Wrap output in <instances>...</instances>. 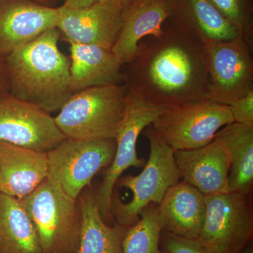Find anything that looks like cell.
I'll use <instances>...</instances> for the list:
<instances>
[{
  "instance_id": "cell-1",
  "label": "cell",
  "mask_w": 253,
  "mask_h": 253,
  "mask_svg": "<svg viewBox=\"0 0 253 253\" xmlns=\"http://www.w3.org/2000/svg\"><path fill=\"white\" fill-rule=\"evenodd\" d=\"M151 38L123 66L127 91L163 109L208 99L206 44L171 19Z\"/></svg>"
},
{
  "instance_id": "cell-2",
  "label": "cell",
  "mask_w": 253,
  "mask_h": 253,
  "mask_svg": "<svg viewBox=\"0 0 253 253\" xmlns=\"http://www.w3.org/2000/svg\"><path fill=\"white\" fill-rule=\"evenodd\" d=\"M59 38L58 28H51L5 59L11 95L49 113L73 94L71 61L60 51Z\"/></svg>"
},
{
  "instance_id": "cell-3",
  "label": "cell",
  "mask_w": 253,
  "mask_h": 253,
  "mask_svg": "<svg viewBox=\"0 0 253 253\" xmlns=\"http://www.w3.org/2000/svg\"><path fill=\"white\" fill-rule=\"evenodd\" d=\"M127 96L124 84L94 86L78 91L63 104L55 122L69 139H115Z\"/></svg>"
},
{
  "instance_id": "cell-4",
  "label": "cell",
  "mask_w": 253,
  "mask_h": 253,
  "mask_svg": "<svg viewBox=\"0 0 253 253\" xmlns=\"http://www.w3.org/2000/svg\"><path fill=\"white\" fill-rule=\"evenodd\" d=\"M114 139L79 140L66 138L46 153L47 177L53 189L71 201L91 187L93 177L109 167L116 154Z\"/></svg>"
},
{
  "instance_id": "cell-5",
  "label": "cell",
  "mask_w": 253,
  "mask_h": 253,
  "mask_svg": "<svg viewBox=\"0 0 253 253\" xmlns=\"http://www.w3.org/2000/svg\"><path fill=\"white\" fill-rule=\"evenodd\" d=\"M146 135L150 154L142 172L136 176H125L121 180V185L132 192V199L123 204L113 198L112 216L117 224L126 227L135 224L150 204H161L168 189L181 179L172 148L155 134L152 127L148 129Z\"/></svg>"
},
{
  "instance_id": "cell-6",
  "label": "cell",
  "mask_w": 253,
  "mask_h": 253,
  "mask_svg": "<svg viewBox=\"0 0 253 253\" xmlns=\"http://www.w3.org/2000/svg\"><path fill=\"white\" fill-rule=\"evenodd\" d=\"M21 200L36 226L43 253H77L82 217L78 201L56 192L45 179Z\"/></svg>"
},
{
  "instance_id": "cell-7",
  "label": "cell",
  "mask_w": 253,
  "mask_h": 253,
  "mask_svg": "<svg viewBox=\"0 0 253 253\" xmlns=\"http://www.w3.org/2000/svg\"><path fill=\"white\" fill-rule=\"evenodd\" d=\"M232 123L229 106L203 99L166 109L151 127L160 139L176 151L210 144L219 129Z\"/></svg>"
},
{
  "instance_id": "cell-8",
  "label": "cell",
  "mask_w": 253,
  "mask_h": 253,
  "mask_svg": "<svg viewBox=\"0 0 253 253\" xmlns=\"http://www.w3.org/2000/svg\"><path fill=\"white\" fill-rule=\"evenodd\" d=\"M253 50L244 37L206 44L208 99L229 106L253 91Z\"/></svg>"
},
{
  "instance_id": "cell-9",
  "label": "cell",
  "mask_w": 253,
  "mask_h": 253,
  "mask_svg": "<svg viewBox=\"0 0 253 253\" xmlns=\"http://www.w3.org/2000/svg\"><path fill=\"white\" fill-rule=\"evenodd\" d=\"M165 110L147 104L128 91L124 116L115 137L116 149L114 159L96 194L99 211L105 221L113 217V190L123 173L131 167H143L146 163L144 160L138 158L136 154L138 138L141 131L151 126Z\"/></svg>"
},
{
  "instance_id": "cell-10",
  "label": "cell",
  "mask_w": 253,
  "mask_h": 253,
  "mask_svg": "<svg viewBox=\"0 0 253 253\" xmlns=\"http://www.w3.org/2000/svg\"><path fill=\"white\" fill-rule=\"evenodd\" d=\"M204 225L197 241L213 253H239L253 236V224L246 195L206 196Z\"/></svg>"
},
{
  "instance_id": "cell-11",
  "label": "cell",
  "mask_w": 253,
  "mask_h": 253,
  "mask_svg": "<svg viewBox=\"0 0 253 253\" xmlns=\"http://www.w3.org/2000/svg\"><path fill=\"white\" fill-rule=\"evenodd\" d=\"M65 139L49 113L12 95H0V141L47 153Z\"/></svg>"
},
{
  "instance_id": "cell-12",
  "label": "cell",
  "mask_w": 253,
  "mask_h": 253,
  "mask_svg": "<svg viewBox=\"0 0 253 253\" xmlns=\"http://www.w3.org/2000/svg\"><path fill=\"white\" fill-rule=\"evenodd\" d=\"M57 26L70 44H92L112 49L117 38L123 9L111 0L89 7L69 9L61 6Z\"/></svg>"
},
{
  "instance_id": "cell-13",
  "label": "cell",
  "mask_w": 253,
  "mask_h": 253,
  "mask_svg": "<svg viewBox=\"0 0 253 253\" xmlns=\"http://www.w3.org/2000/svg\"><path fill=\"white\" fill-rule=\"evenodd\" d=\"M59 7L33 0L0 1V58L6 59L15 50L56 28Z\"/></svg>"
},
{
  "instance_id": "cell-14",
  "label": "cell",
  "mask_w": 253,
  "mask_h": 253,
  "mask_svg": "<svg viewBox=\"0 0 253 253\" xmlns=\"http://www.w3.org/2000/svg\"><path fill=\"white\" fill-rule=\"evenodd\" d=\"M174 7V0H136L123 10L121 28L111 49L123 66L134 59L144 38L161 34Z\"/></svg>"
},
{
  "instance_id": "cell-15",
  "label": "cell",
  "mask_w": 253,
  "mask_h": 253,
  "mask_svg": "<svg viewBox=\"0 0 253 253\" xmlns=\"http://www.w3.org/2000/svg\"><path fill=\"white\" fill-rule=\"evenodd\" d=\"M180 178L205 196L229 192L230 159L216 139L198 149L174 152Z\"/></svg>"
},
{
  "instance_id": "cell-16",
  "label": "cell",
  "mask_w": 253,
  "mask_h": 253,
  "mask_svg": "<svg viewBox=\"0 0 253 253\" xmlns=\"http://www.w3.org/2000/svg\"><path fill=\"white\" fill-rule=\"evenodd\" d=\"M46 153L0 141V194L23 199L47 177Z\"/></svg>"
},
{
  "instance_id": "cell-17",
  "label": "cell",
  "mask_w": 253,
  "mask_h": 253,
  "mask_svg": "<svg viewBox=\"0 0 253 253\" xmlns=\"http://www.w3.org/2000/svg\"><path fill=\"white\" fill-rule=\"evenodd\" d=\"M157 211L163 231L197 239L206 216V196L185 181H179L168 189Z\"/></svg>"
},
{
  "instance_id": "cell-18",
  "label": "cell",
  "mask_w": 253,
  "mask_h": 253,
  "mask_svg": "<svg viewBox=\"0 0 253 253\" xmlns=\"http://www.w3.org/2000/svg\"><path fill=\"white\" fill-rule=\"evenodd\" d=\"M70 88L73 94L94 86L124 84L123 66L112 50L71 44Z\"/></svg>"
},
{
  "instance_id": "cell-19",
  "label": "cell",
  "mask_w": 253,
  "mask_h": 253,
  "mask_svg": "<svg viewBox=\"0 0 253 253\" xmlns=\"http://www.w3.org/2000/svg\"><path fill=\"white\" fill-rule=\"evenodd\" d=\"M169 19L206 44L244 37L208 0H174V12Z\"/></svg>"
},
{
  "instance_id": "cell-20",
  "label": "cell",
  "mask_w": 253,
  "mask_h": 253,
  "mask_svg": "<svg viewBox=\"0 0 253 253\" xmlns=\"http://www.w3.org/2000/svg\"><path fill=\"white\" fill-rule=\"evenodd\" d=\"M90 188L84 189L78 200L82 226L77 253H123V241L128 227L106 224L100 212L96 194Z\"/></svg>"
},
{
  "instance_id": "cell-21",
  "label": "cell",
  "mask_w": 253,
  "mask_h": 253,
  "mask_svg": "<svg viewBox=\"0 0 253 253\" xmlns=\"http://www.w3.org/2000/svg\"><path fill=\"white\" fill-rule=\"evenodd\" d=\"M214 139L230 159L229 192L247 194L253 183V126L232 123L219 129Z\"/></svg>"
},
{
  "instance_id": "cell-22",
  "label": "cell",
  "mask_w": 253,
  "mask_h": 253,
  "mask_svg": "<svg viewBox=\"0 0 253 253\" xmlns=\"http://www.w3.org/2000/svg\"><path fill=\"white\" fill-rule=\"evenodd\" d=\"M0 253H43L36 226L21 200L0 194Z\"/></svg>"
},
{
  "instance_id": "cell-23",
  "label": "cell",
  "mask_w": 253,
  "mask_h": 253,
  "mask_svg": "<svg viewBox=\"0 0 253 253\" xmlns=\"http://www.w3.org/2000/svg\"><path fill=\"white\" fill-rule=\"evenodd\" d=\"M162 231L157 209L145 208L139 220L126 229L123 241V253H163Z\"/></svg>"
},
{
  "instance_id": "cell-24",
  "label": "cell",
  "mask_w": 253,
  "mask_h": 253,
  "mask_svg": "<svg viewBox=\"0 0 253 253\" xmlns=\"http://www.w3.org/2000/svg\"><path fill=\"white\" fill-rule=\"evenodd\" d=\"M241 31L248 41L253 42V0H208Z\"/></svg>"
},
{
  "instance_id": "cell-25",
  "label": "cell",
  "mask_w": 253,
  "mask_h": 253,
  "mask_svg": "<svg viewBox=\"0 0 253 253\" xmlns=\"http://www.w3.org/2000/svg\"><path fill=\"white\" fill-rule=\"evenodd\" d=\"M163 253H213L196 239H186L164 231L161 237Z\"/></svg>"
},
{
  "instance_id": "cell-26",
  "label": "cell",
  "mask_w": 253,
  "mask_h": 253,
  "mask_svg": "<svg viewBox=\"0 0 253 253\" xmlns=\"http://www.w3.org/2000/svg\"><path fill=\"white\" fill-rule=\"evenodd\" d=\"M234 123L253 126V91L229 105Z\"/></svg>"
},
{
  "instance_id": "cell-27",
  "label": "cell",
  "mask_w": 253,
  "mask_h": 253,
  "mask_svg": "<svg viewBox=\"0 0 253 253\" xmlns=\"http://www.w3.org/2000/svg\"><path fill=\"white\" fill-rule=\"evenodd\" d=\"M101 1L102 0H65L62 6L69 9H84Z\"/></svg>"
},
{
  "instance_id": "cell-28",
  "label": "cell",
  "mask_w": 253,
  "mask_h": 253,
  "mask_svg": "<svg viewBox=\"0 0 253 253\" xmlns=\"http://www.w3.org/2000/svg\"><path fill=\"white\" fill-rule=\"evenodd\" d=\"M111 1L116 2V4H118L120 6H121L123 10H124L125 9H126L127 6H129V5L136 1V0H111Z\"/></svg>"
},
{
  "instance_id": "cell-29",
  "label": "cell",
  "mask_w": 253,
  "mask_h": 253,
  "mask_svg": "<svg viewBox=\"0 0 253 253\" xmlns=\"http://www.w3.org/2000/svg\"><path fill=\"white\" fill-rule=\"evenodd\" d=\"M1 1V0H0ZM36 2L39 3V4L45 5V6H52L51 5L56 0H33Z\"/></svg>"
},
{
  "instance_id": "cell-30",
  "label": "cell",
  "mask_w": 253,
  "mask_h": 253,
  "mask_svg": "<svg viewBox=\"0 0 253 253\" xmlns=\"http://www.w3.org/2000/svg\"><path fill=\"white\" fill-rule=\"evenodd\" d=\"M239 253H253L252 246H246L242 251Z\"/></svg>"
},
{
  "instance_id": "cell-31",
  "label": "cell",
  "mask_w": 253,
  "mask_h": 253,
  "mask_svg": "<svg viewBox=\"0 0 253 253\" xmlns=\"http://www.w3.org/2000/svg\"><path fill=\"white\" fill-rule=\"evenodd\" d=\"M3 88H4V83H3V79L1 78V73H0V95L2 94Z\"/></svg>"
}]
</instances>
